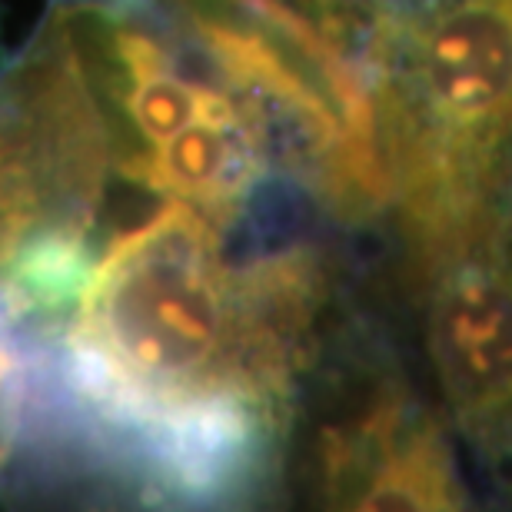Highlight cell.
<instances>
[{"instance_id": "6da1fadb", "label": "cell", "mask_w": 512, "mask_h": 512, "mask_svg": "<svg viewBox=\"0 0 512 512\" xmlns=\"http://www.w3.org/2000/svg\"><path fill=\"white\" fill-rule=\"evenodd\" d=\"M313 247L223 256L220 230L187 200L110 240L60 336L37 343L57 453L120 476L127 446L203 399L286 409L326 303Z\"/></svg>"}, {"instance_id": "7a4b0ae2", "label": "cell", "mask_w": 512, "mask_h": 512, "mask_svg": "<svg viewBox=\"0 0 512 512\" xmlns=\"http://www.w3.org/2000/svg\"><path fill=\"white\" fill-rule=\"evenodd\" d=\"M373 90L416 276L512 200V0L326 10Z\"/></svg>"}, {"instance_id": "3957f363", "label": "cell", "mask_w": 512, "mask_h": 512, "mask_svg": "<svg viewBox=\"0 0 512 512\" xmlns=\"http://www.w3.org/2000/svg\"><path fill=\"white\" fill-rule=\"evenodd\" d=\"M223 80L260 117L270 160L346 220L380 213L393 187L373 90L323 20L290 0H173Z\"/></svg>"}, {"instance_id": "277c9868", "label": "cell", "mask_w": 512, "mask_h": 512, "mask_svg": "<svg viewBox=\"0 0 512 512\" xmlns=\"http://www.w3.org/2000/svg\"><path fill=\"white\" fill-rule=\"evenodd\" d=\"M110 163L100 110L50 20L0 74V270L30 233L90 230Z\"/></svg>"}, {"instance_id": "5b68a950", "label": "cell", "mask_w": 512, "mask_h": 512, "mask_svg": "<svg viewBox=\"0 0 512 512\" xmlns=\"http://www.w3.org/2000/svg\"><path fill=\"white\" fill-rule=\"evenodd\" d=\"M419 280L429 360L453 423L512 499V200Z\"/></svg>"}, {"instance_id": "8992f818", "label": "cell", "mask_w": 512, "mask_h": 512, "mask_svg": "<svg viewBox=\"0 0 512 512\" xmlns=\"http://www.w3.org/2000/svg\"><path fill=\"white\" fill-rule=\"evenodd\" d=\"M320 469L330 506L370 512L466 506L443 426L403 386L380 389L356 416L326 426Z\"/></svg>"}, {"instance_id": "52a82bcc", "label": "cell", "mask_w": 512, "mask_h": 512, "mask_svg": "<svg viewBox=\"0 0 512 512\" xmlns=\"http://www.w3.org/2000/svg\"><path fill=\"white\" fill-rule=\"evenodd\" d=\"M270 167L260 117L237 90H223L217 104L157 143L124 173L147 190L200 207L213 223L230 227L247 193Z\"/></svg>"}, {"instance_id": "ba28073f", "label": "cell", "mask_w": 512, "mask_h": 512, "mask_svg": "<svg viewBox=\"0 0 512 512\" xmlns=\"http://www.w3.org/2000/svg\"><path fill=\"white\" fill-rule=\"evenodd\" d=\"M24 353L20 343L0 326V466L17 449L20 413H24Z\"/></svg>"}, {"instance_id": "9c48e42d", "label": "cell", "mask_w": 512, "mask_h": 512, "mask_svg": "<svg viewBox=\"0 0 512 512\" xmlns=\"http://www.w3.org/2000/svg\"><path fill=\"white\" fill-rule=\"evenodd\" d=\"M90 4H104V7H114V10H124V14H137V10L147 4V0H90Z\"/></svg>"}]
</instances>
